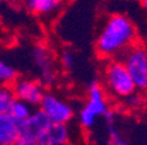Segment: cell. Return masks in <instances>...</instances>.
Listing matches in <instances>:
<instances>
[{"label": "cell", "mask_w": 147, "mask_h": 145, "mask_svg": "<svg viewBox=\"0 0 147 145\" xmlns=\"http://www.w3.org/2000/svg\"><path fill=\"white\" fill-rule=\"evenodd\" d=\"M137 27L125 15H112L104 22L96 38V52L104 59H117L135 45Z\"/></svg>", "instance_id": "cell-1"}, {"label": "cell", "mask_w": 147, "mask_h": 145, "mask_svg": "<svg viewBox=\"0 0 147 145\" xmlns=\"http://www.w3.org/2000/svg\"><path fill=\"white\" fill-rule=\"evenodd\" d=\"M102 80L108 93L117 100H125L137 92L131 77L119 59H112L105 64Z\"/></svg>", "instance_id": "cell-2"}, {"label": "cell", "mask_w": 147, "mask_h": 145, "mask_svg": "<svg viewBox=\"0 0 147 145\" xmlns=\"http://www.w3.org/2000/svg\"><path fill=\"white\" fill-rule=\"evenodd\" d=\"M105 89L98 81H92L88 86L87 102L79 111V124L84 130H91L98 116H102L109 110Z\"/></svg>", "instance_id": "cell-3"}, {"label": "cell", "mask_w": 147, "mask_h": 145, "mask_svg": "<svg viewBox=\"0 0 147 145\" xmlns=\"http://www.w3.org/2000/svg\"><path fill=\"white\" fill-rule=\"evenodd\" d=\"M117 59L123 63L129 72L135 89L146 90L147 89V50L142 46L134 45L127 48Z\"/></svg>", "instance_id": "cell-4"}, {"label": "cell", "mask_w": 147, "mask_h": 145, "mask_svg": "<svg viewBox=\"0 0 147 145\" xmlns=\"http://www.w3.org/2000/svg\"><path fill=\"white\" fill-rule=\"evenodd\" d=\"M38 106H40V111L47 118L50 123L68 124L75 115L71 103L51 92L45 93Z\"/></svg>", "instance_id": "cell-5"}, {"label": "cell", "mask_w": 147, "mask_h": 145, "mask_svg": "<svg viewBox=\"0 0 147 145\" xmlns=\"http://www.w3.org/2000/svg\"><path fill=\"white\" fill-rule=\"evenodd\" d=\"M32 56L40 72V82L43 86H51L57 81V64L50 50L43 45H37L32 51Z\"/></svg>", "instance_id": "cell-6"}, {"label": "cell", "mask_w": 147, "mask_h": 145, "mask_svg": "<svg viewBox=\"0 0 147 145\" xmlns=\"http://www.w3.org/2000/svg\"><path fill=\"white\" fill-rule=\"evenodd\" d=\"M12 93L16 100L33 106H38L45 96V86L33 79H17L12 84Z\"/></svg>", "instance_id": "cell-7"}, {"label": "cell", "mask_w": 147, "mask_h": 145, "mask_svg": "<svg viewBox=\"0 0 147 145\" xmlns=\"http://www.w3.org/2000/svg\"><path fill=\"white\" fill-rule=\"evenodd\" d=\"M71 140V128L68 124L49 123L38 133V145H67Z\"/></svg>", "instance_id": "cell-8"}, {"label": "cell", "mask_w": 147, "mask_h": 145, "mask_svg": "<svg viewBox=\"0 0 147 145\" xmlns=\"http://www.w3.org/2000/svg\"><path fill=\"white\" fill-rule=\"evenodd\" d=\"M20 132V123L9 114L0 115V145H13Z\"/></svg>", "instance_id": "cell-9"}, {"label": "cell", "mask_w": 147, "mask_h": 145, "mask_svg": "<svg viewBox=\"0 0 147 145\" xmlns=\"http://www.w3.org/2000/svg\"><path fill=\"white\" fill-rule=\"evenodd\" d=\"M50 122L47 120L45 115L37 110V111H33L32 115L28 119H25L24 122L20 123V132H25L29 133V135H33V136H38V133L43 130V128L49 124Z\"/></svg>", "instance_id": "cell-10"}, {"label": "cell", "mask_w": 147, "mask_h": 145, "mask_svg": "<svg viewBox=\"0 0 147 145\" xmlns=\"http://www.w3.org/2000/svg\"><path fill=\"white\" fill-rule=\"evenodd\" d=\"M63 0H26V7L30 12L41 16L53 15L62 7Z\"/></svg>", "instance_id": "cell-11"}, {"label": "cell", "mask_w": 147, "mask_h": 145, "mask_svg": "<svg viewBox=\"0 0 147 145\" xmlns=\"http://www.w3.org/2000/svg\"><path fill=\"white\" fill-rule=\"evenodd\" d=\"M33 112V109H32L30 105L22 102V101H18V100H13V102L11 103L9 106V110H8V114L12 116L15 120H17L18 123L24 122L25 119H28L29 116L32 115Z\"/></svg>", "instance_id": "cell-12"}, {"label": "cell", "mask_w": 147, "mask_h": 145, "mask_svg": "<svg viewBox=\"0 0 147 145\" xmlns=\"http://www.w3.org/2000/svg\"><path fill=\"white\" fill-rule=\"evenodd\" d=\"M17 80V71L0 57V86L12 85Z\"/></svg>", "instance_id": "cell-13"}, {"label": "cell", "mask_w": 147, "mask_h": 145, "mask_svg": "<svg viewBox=\"0 0 147 145\" xmlns=\"http://www.w3.org/2000/svg\"><path fill=\"white\" fill-rule=\"evenodd\" d=\"M15 100L12 89L9 86H0V115L8 114L9 106Z\"/></svg>", "instance_id": "cell-14"}, {"label": "cell", "mask_w": 147, "mask_h": 145, "mask_svg": "<svg viewBox=\"0 0 147 145\" xmlns=\"http://www.w3.org/2000/svg\"><path fill=\"white\" fill-rule=\"evenodd\" d=\"M75 61H76V57L74 51H71L70 48H64L62 50L61 55H59V63H61L62 68L66 71H70L75 67Z\"/></svg>", "instance_id": "cell-15"}, {"label": "cell", "mask_w": 147, "mask_h": 145, "mask_svg": "<svg viewBox=\"0 0 147 145\" xmlns=\"http://www.w3.org/2000/svg\"><path fill=\"white\" fill-rule=\"evenodd\" d=\"M108 132H109L110 145H129V141L121 135V132L114 127V124H109V126H108Z\"/></svg>", "instance_id": "cell-16"}, {"label": "cell", "mask_w": 147, "mask_h": 145, "mask_svg": "<svg viewBox=\"0 0 147 145\" xmlns=\"http://www.w3.org/2000/svg\"><path fill=\"white\" fill-rule=\"evenodd\" d=\"M143 103H144V98L142 96V93L134 92L131 96H129L127 98H125V105L130 110H139L143 106Z\"/></svg>", "instance_id": "cell-17"}, {"label": "cell", "mask_w": 147, "mask_h": 145, "mask_svg": "<svg viewBox=\"0 0 147 145\" xmlns=\"http://www.w3.org/2000/svg\"><path fill=\"white\" fill-rule=\"evenodd\" d=\"M13 145H38V141H37V137L33 135L18 132V136L16 137Z\"/></svg>", "instance_id": "cell-18"}, {"label": "cell", "mask_w": 147, "mask_h": 145, "mask_svg": "<svg viewBox=\"0 0 147 145\" xmlns=\"http://www.w3.org/2000/svg\"><path fill=\"white\" fill-rule=\"evenodd\" d=\"M102 116L105 118L108 126H109V124H113L114 123V119H116V111H113L112 109H109L104 115H102Z\"/></svg>", "instance_id": "cell-19"}, {"label": "cell", "mask_w": 147, "mask_h": 145, "mask_svg": "<svg viewBox=\"0 0 147 145\" xmlns=\"http://www.w3.org/2000/svg\"><path fill=\"white\" fill-rule=\"evenodd\" d=\"M141 4H142V7H143V9L147 12V0H141Z\"/></svg>", "instance_id": "cell-20"}, {"label": "cell", "mask_w": 147, "mask_h": 145, "mask_svg": "<svg viewBox=\"0 0 147 145\" xmlns=\"http://www.w3.org/2000/svg\"><path fill=\"white\" fill-rule=\"evenodd\" d=\"M0 1H11V0H0Z\"/></svg>", "instance_id": "cell-21"}, {"label": "cell", "mask_w": 147, "mask_h": 145, "mask_svg": "<svg viewBox=\"0 0 147 145\" xmlns=\"http://www.w3.org/2000/svg\"><path fill=\"white\" fill-rule=\"evenodd\" d=\"M67 145H76V144H71V142H70V144H67Z\"/></svg>", "instance_id": "cell-22"}]
</instances>
